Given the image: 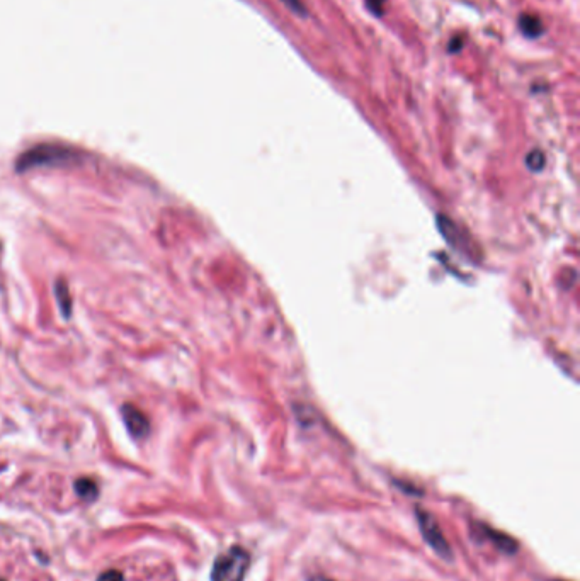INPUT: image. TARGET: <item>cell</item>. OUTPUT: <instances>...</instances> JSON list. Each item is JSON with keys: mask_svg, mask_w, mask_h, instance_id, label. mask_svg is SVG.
I'll use <instances>...</instances> for the list:
<instances>
[{"mask_svg": "<svg viewBox=\"0 0 580 581\" xmlns=\"http://www.w3.org/2000/svg\"><path fill=\"white\" fill-rule=\"evenodd\" d=\"M75 491H77V495L84 500V502H89V503L94 502V500L97 498V495H99L97 485L89 478L77 479V481H75Z\"/></svg>", "mask_w": 580, "mask_h": 581, "instance_id": "cell-6", "label": "cell"}, {"mask_svg": "<svg viewBox=\"0 0 580 581\" xmlns=\"http://www.w3.org/2000/svg\"><path fill=\"white\" fill-rule=\"evenodd\" d=\"M74 159V151L62 145H38L26 154L21 155L18 160V171L24 172L29 168L41 167V165H60L70 162Z\"/></svg>", "mask_w": 580, "mask_h": 581, "instance_id": "cell-2", "label": "cell"}, {"mask_svg": "<svg viewBox=\"0 0 580 581\" xmlns=\"http://www.w3.org/2000/svg\"><path fill=\"white\" fill-rule=\"evenodd\" d=\"M97 581H125V576H123L120 571L109 570V571L103 573V575L97 578Z\"/></svg>", "mask_w": 580, "mask_h": 581, "instance_id": "cell-9", "label": "cell"}, {"mask_svg": "<svg viewBox=\"0 0 580 581\" xmlns=\"http://www.w3.org/2000/svg\"><path fill=\"white\" fill-rule=\"evenodd\" d=\"M55 289H57L55 292H57V299H58V303H60L62 313L65 316H69L72 313V298H70L69 287H67L65 282L60 281V282H57Z\"/></svg>", "mask_w": 580, "mask_h": 581, "instance_id": "cell-8", "label": "cell"}, {"mask_svg": "<svg viewBox=\"0 0 580 581\" xmlns=\"http://www.w3.org/2000/svg\"><path fill=\"white\" fill-rule=\"evenodd\" d=\"M478 532L482 534V537L487 539V541H492V544L495 547H499V549L502 551V553L506 554H514L516 551H518V542L514 541V539L506 536V534L502 532H497V530L487 527V525H478Z\"/></svg>", "mask_w": 580, "mask_h": 581, "instance_id": "cell-5", "label": "cell"}, {"mask_svg": "<svg viewBox=\"0 0 580 581\" xmlns=\"http://www.w3.org/2000/svg\"><path fill=\"white\" fill-rule=\"evenodd\" d=\"M416 515L422 537L426 539V542L431 546V549H433L434 553H438L441 558L451 559L453 551L450 547V542L446 541V537H444L443 530L439 527V524L436 522L434 517L431 515L429 512H426L424 508H416Z\"/></svg>", "mask_w": 580, "mask_h": 581, "instance_id": "cell-3", "label": "cell"}, {"mask_svg": "<svg viewBox=\"0 0 580 581\" xmlns=\"http://www.w3.org/2000/svg\"><path fill=\"white\" fill-rule=\"evenodd\" d=\"M0 581H6V580H0Z\"/></svg>", "mask_w": 580, "mask_h": 581, "instance_id": "cell-12", "label": "cell"}, {"mask_svg": "<svg viewBox=\"0 0 580 581\" xmlns=\"http://www.w3.org/2000/svg\"><path fill=\"white\" fill-rule=\"evenodd\" d=\"M251 568V554L240 546H234L220 554L211 570V581H244Z\"/></svg>", "mask_w": 580, "mask_h": 581, "instance_id": "cell-1", "label": "cell"}, {"mask_svg": "<svg viewBox=\"0 0 580 581\" xmlns=\"http://www.w3.org/2000/svg\"><path fill=\"white\" fill-rule=\"evenodd\" d=\"M121 411L130 435L135 437V439H145L148 432H150V423H148L145 413L133 405H125Z\"/></svg>", "mask_w": 580, "mask_h": 581, "instance_id": "cell-4", "label": "cell"}, {"mask_svg": "<svg viewBox=\"0 0 580 581\" xmlns=\"http://www.w3.org/2000/svg\"><path fill=\"white\" fill-rule=\"evenodd\" d=\"M308 581H334V580H330L327 578V576H322V575H312L310 578H308Z\"/></svg>", "mask_w": 580, "mask_h": 581, "instance_id": "cell-11", "label": "cell"}, {"mask_svg": "<svg viewBox=\"0 0 580 581\" xmlns=\"http://www.w3.org/2000/svg\"><path fill=\"white\" fill-rule=\"evenodd\" d=\"M519 28L524 35L529 38H536L543 33V28H541V19L536 18V16L531 14H523L519 19Z\"/></svg>", "mask_w": 580, "mask_h": 581, "instance_id": "cell-7", "label": "cell"}, {"mask_svg": "<svg viewBox=\"0 0 580 581\" xmlns=\"http://www.w3.org/2000/svg\"><path fill=\"white\" fill-rule=\"evenodd\" d=\"M283 2H285V6L288 7V9L293 11L295 14L305 16V7H303V4L300 2V0H283Z\"/></svg>", "mask_w": 580, "mask_h": 581, "instance_id": "cell-10", "label": "cell"}]
</instances>
